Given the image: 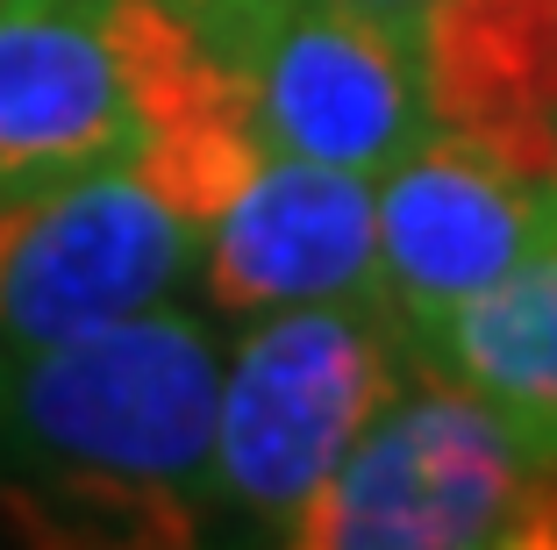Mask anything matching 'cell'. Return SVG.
<instances>
[{
	"instance_id": "1",
	"label": "cell",
	"mask_w": 557,
	"mask_h": 550,
	"mask_svg": "<svg viewBox=\"0 0 557 550\" xmlns=\"http://www.w3.org/2000/svg\"><path fill=\"white\" fill-rule=\"evenodd\" d=\"M214 393L222 343L172 301L0 351V508L50 543H200Z\"/></svg>"
},
{
	"instance_id": "2",
	"label": "cell",
	"mask_w": 557,
	"mask_h": 550,
	"mask_svg": "<svg viewBox=\"0 0 557 550\" xmlns=\"http://www.w3.org/2000/svg\"><path fill=\"white\" fill-rule=\"evenodd\" d=\"M414 351L386 293L264 308L222 357L214 393V522L294 543V522L408 387Z\"/></svg>"
},
{
	"instance_id": "3",
	"label": "cell",
	"mask_w": 557,
	"mask_h": 550,
	"mask_svg": "<svg viewBox=\"0 0 557 550\" xmlns=\"http://www.w3.org/2000/svg\"><path fill=\"white\" fill-rule=\"evenodd\" d=\"M294 550H557V451L414 365L294 522Z\"/></svg>"
},
{
	"instance_id": "4",
	"label": "cell",
	"mask_w": 557,
	"mask_h": 550,
	"mask_svg": "<svg viewBox=\"0 0 557 550\" xmlns=\"http://www.w3.org/2000/svg\"><path fill=\"white\" fill-rule=\"evenodd\" d=\"M200 222L136 158L0 200V351L144 315L194 279Z\"/></svg>"
},
{
	"instance_id": "5",
	"label": "cell",
	"mask_w": 557,
	"mask_h": 550,
	"mask_svg": "<svg viewBox=\"0 0 557 550\" xmlns=\"http://www.w3.org/2000/svg\"><path fill=\"white\" fill-rule=\"evenodd\" d=\"M158 0H0V200L136 150Z\"/></svg>"
},
{
	"instance_id": "6",
	"label": "cell",
	"mask_w": 557,
	"mask_h": 550,
	"mask_svg": "<svg viewBox=\"0 0 557 550\" xmlns=\"http://www.w3.org/2000/svg\"><path fill=\"white\" fill-rule=\"evenodd\" d=\"M379 293L400 329L486 293L557 229V186L493 164L458 136L422 130L372 179Z\"/></svg>"
},
{
	"instance_id": "7",
	"label": "cell",
	"mask_w": 557,
	"mask_h": 550,
	"mask_svg": "<svg viewBox=\"0 0 557 550\" xmlns=\"http://www.w3.org/2000/svg\"><path fill=\"white\" fill-rule=\"evenodd\" d=\"M244 72L264 144L314 164L379 179L429 130L408 36L344 8V0L286 8L244 50Z\"/></svg>"
},
{
	"instance_id": "8",
	"label": "cell",
	"mask_w": 557,
	"mask_h": 550,
	"mask_svg": "<svg viewBox=\"0 0 557 550\" xmlns=\"http://www.w3.org/2000/svg\"><path fill=\"white\" fill-rule=\"evenodd\" d=\"M194 279L222 315L379 293L372 179L264 144V158L200 229Z\"/></svg>"
},
{
	"instance_id": "9",
	"label": "cell",
	"mask_w": 557,
	"mask_h": 550,
	"mask_svg": "<svg viewBox=\"0 0 557 550\" xmlns=\"http://www.w3.org/2000/svg\"><path fill=\"white\" fill-rule=\"evenodd\" d=\"M408 50L429 130L557 186V0H429Z\"/></svg>"
},
{
	"instance_id": "10",
	"label": "cell",
	"mask_w": 557,
	"mask_h": 550,
	"mask_svg": "<svg viewBox=\"0 0 557 550\" xmlns=\"http://www.w3.org/2000/svg\"><path fill=\"white\" fill-rule=\"evenodd\" d=\"M422 372L458 379L486 407L557 451V229L486 293L408 329Z\"/></svg>"
},
{
	"instance_id": "11",
	"label": "cell",
	"mask_w": 557,
	"mask_h": 550,
	"mask_svg": "<svg viewBox=\"0 0 557 550\" xmlns=\"http://www.w3.org/2000/svg\"><path fill=\"white\" fill-rule=\"evenodd\" d=\"M180 8H186V15H194L222 50H230L236 65H244V50L258 44V36L272 29L286 8H300V0H180Z\"/></svg>"
},
{
	"instance_id": "12",
	"label": "cell",
	"mask_w": 557,
	"mask_h": 550,
	"mask_svg": "<svg viewBox=\"0 0 557 550\" xmlns=\"http://www.w3.org/2000/svg\"><path fill=\"white\" fill-rule=\"evenodd\" d=\"M344 8H358V15H372V22H386V29L408 36V29H414V15H422L429 0H344Z\"/></svg>"
}]
</instances>
